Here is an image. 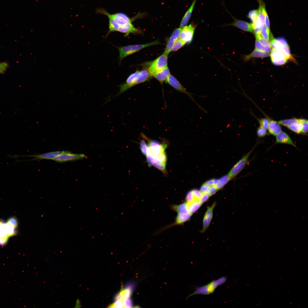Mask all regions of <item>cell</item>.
<instances>
[{"label": "cell", "mask_w": 308, "mask_h": 308, "mask_svg": "<svg viewBox=\"0 0 308 308\" xmlns=\"http://www.w3.org/2000/svg\"><path fill=\"white\" fill-rule=\"evenodd\" d=\"M215 205V203H214L211 206L208 207L206 211L203 220L202 232L206 230L209 225L212 217L213 209Z\"/></svg>", "instance_id": "e0dca14e"}, {"label": "cell", "mask_w": 308, "mask_h": 308, "mask_svg": "<svg viewBox=\"0 0 308 308\" xmlns=\"http://www.w3.org/2000/svg\"><path fill=\"white\" fill-rule=\"evenodd\" d=\"M172 208L178 214H185L189 213L186 202L178 205H173Z\"/></svg>", "instance_id": "d4e9b609"}, {"label": "cell", "mask_w": 308, "mask_h": 308, "mask_svg": "<svg viewBox=\"0 0 308 308\" xmlns=\"http://www.w3.org/2000/svg\"><path fill=\"white\" fill-rule=\"evenodd\" d=\"M185 43L180 39H178L174 43L171 51H175L179 49L185 44Z\"/></svg>", "instance_id": "f546056e"}, {"label": "cell", "mask_w": 308, "mask_h": 308, "mask_svg": "<svg viewBox=\"0 0 308 308\" xmlns=\"http://www.w3.org/2000/svg\"><path fill=\"white\" fill-rule=\"evenodd\" d=\"M191 191L195 200L199 201L202 194V193L200 190L197 189H194L191 190Z\"/></svg>", "instance_id": "e575fe53"}, {"label": "cell", "mask_w": 308, "mask_h": 308, "mask_svg": "<svg viewBox=\"0 0 308 308\" xmlns=\"http://www.w3.org/2000/svg\"><path fill=\"white\" fill-rule=\"evenodd\" d=\"M267 133V129L260 127L257 130V134L258 137H262L266 136Z\"/></svg>", "instance_id": "d590c367"}, {"label": "cell", "mask_w": 308, "mask_h": 308, "mask_svg": "<svg viewBox=\"0 0 308 308\" xmlns=\"http://www.w3.org/2000/svg\"><path fill=\"white\" fill-rule=\"evenodd\" d=\"M270 31V29L268 28L265 24L262 26L261 29V35L265 40H269Z\"/></svg>", "instance_id": "f1b7e54d"}, {"label": "cell", "mask_w": 308, "mask_h": 308, "mask_svg": "<svg viewBox=\"0 0 308 308\" xmlns=\"http://www.w3.org/2000/svg\"><path fill=\"white\" fill-rule=\"evenodd\" d=\"M210 187L205 182L201 186L200 191L202 194L207 193Z\"/></svg>", "instance_id": "ab89813d"}, {"label": "cell", "mask_w": 308, "mask_h": 308, "mask_svg": "<svg viewBox=\"0 0 308 308\" xmlns=\"http://www.w3.org/2000/svg\"><path fill=\"white\" fill-rule=\"evenodd\" d=\"M303 128L301 133L305 135L308 132V120L304 119H302Z\"/></svg>", "instance_id": "74e56055"}, {"label": "cell", "mask_w": 308, "mask_h": 308, "mask_svg": "<svg viewBox=\"0 0 308 308\" xmlns=\"http://www.w3.org/2000/svg\"><path fill=\"white\" fill-rule=\"evenodd\" d=\"M160 44L157 41L144 44L129 45L118 48L119 56V60H121L126 56L131 55L147 47L158 44Z\"/></svg>", "instance_id": "277c9868"}, {"label": "cell", "mask_w": 308, "mask_h": 308, "mask_svg": "<svg viewBox=\"0 0 308 308\" xmlns=\"http://www.w3.org/2000/svg\"><path fill=\"white\" fill-rule=\"evenodd\" d=\"M210 196L207 193L202 194V196L199 200L202 204L207 201Z\"/></svg>", "instance_id": "bcb514c9"}, {"label": "cell", "mask_w": 308, "mask_h": 308, "mask_svg": "<svg viewBox=\"0 0 308 308\" xmlns=\"http://www.w3.org/2000/svg\"><path fill=\"white\" fill-rule=\"evenodd\" d=\"M256 39L263 46L266 47L271 48L270 42L269 40L264 39L261 35H256Z\"/></svg>", "instance_id": "1f68e13d"}, {"label": "cell", "mask_w": 308, "mask_h": 308, "mask_svg": "<svg viewBox=\"0 0 308 308\" xmlns=\"http://www.w3.org/2000/svg\"><path fill=\"white\" fill-rule=\"evenodd\" d=\"M230 179L228 174L225 175L218 179V182L215 186L218 190L222 188Z\"/></svg>", "instance_id": "4316f807"}, {"label": "cell", "mask_w": 308, "mask_h": 308, "mask_svg": "<svg viewBox=\"0 0 308 308\" xmlns=\"http://www.w3.org/2000/svg\"><path fill=\"white\" fill-rule=\"evenodd\" d=\"M185 200L187 203H191L195 201L191 190L187 193Z\"/></svg>", "instance_id": "f35d334b"}, {"label": "cell", "mask_w": 308, "mask_h": 308, "mask_svg": "<svg viewBox=\"0 0 308 308\" xmlns=\"http://www.w3.org/2000/svg\"><path fill=\"white\" fill-rule=\"evenodd\" d=\"M258 10L254 9L249 11L248 13V18L252 22V23H256L258 20Z\"/></svg>", "instance_id": "83f0119b"}, {"label": "cell", "mask_w": 308, "mask_h": 308, "mask_svg": "<svg viewBox=\"0 0 308 308\" xmlns=\"http://www.w3.org/2000/svg\"><path fill=\"white\" fill-rule=\"evenodd\" d=\"M123 302L124 306L126 307H131L132 306V303L131 300L129 298L124 299Z\"/></svg>", "instance_id": "ee69618b"}, {"label": "cell", "mask_w": 308, "mask_h": 308, "mask_svg": "<svg viewBox=\"0 0 308 308\" xmlns=\"http://www.w3.org/2000/svg\"><path fill=\"white\" fill-rule=\"evenodd\" d=\"M86 157L83 154L73 153L68 151H63L54 160L58 162L62 163L81 159Z\"/></svg>", "instance_id": "30bf717a"}, {"label": "cell", "mask_w": 308, "mask_h": 308, "mask_svg": "<svg viewBox=\"0 0 308 308\" xmlns=\"http://www.w3.org/2000/svg\"><path fill=\"white\" fill-rule=\"evenodd\" d=\"M232 16L234 21L231 23L226 24V25L234 26L244 31L254 33V28L252 23L238 19Z\"/></svg>", "instance_id": "7c38bea8"}, {"label": "cell", "mask_w": 308, "mask_h": 308, "mask_svg": "<svg viewBox=\"0 0 308 308\" xmlns=\"http://www.w3.org/2000/svg\"><path fill=\"white\" fill-rule=\"evenodd\" d=\"M168 56L164 53L152 62L148 69L152 76L167 66Z\"/></svg>", "instance_id": "52a82bcc"}, {"label": "cell", "mask_w": 308, "mask_h": 308, "mask_svg": "<svg viewBox=\"0 0 308 308\" xmlns=\"http://www.w3.org/2000/svg\"><path fill=\"white\" fill-rule=\"evenodd\" d=\"M196 25L191 23L181 28L179 38L185 43H190L193 39Z\"/></svg>", "instance_id": "ba28073f"}, {"label": "cell", "mask_w": 308, "mask_h": 308, "mask_svg": "<svg viewBox=\"0 0 308 308\" xmlns=\"http://www.w3.org/2000/svg\"><path fill=\"white\" fill-rule=\"evenodd\" d=\"M140 72L139 70H137L129 76L125 82L120 85L119 91L116 96L121 94L131 87L136 85V82L139 76Z\"/></svg>", "instance_id": "8fae6325"}, {"label": "cell", "mask_w": 308, "mask_h": 308, "mask_svg": "<svg viewBox=\"0 0 308 308\" xmlns=\"http://www.w3.org/2000/svg\"><path fill=\"white\" fill-rule=\"evenodd\" d=\"M8 64L5 62H3L0 63V73H2L6 70L8 68Z\"/></svg>", "instance_id": "7bdbcfd3"}, {"label": "cell", "mask_w": 308, "mask_h": 308, "mask_svg": "<svg viewBox=\"0 0 308 308\" xmlns=\"http://www.w3.org/2000/svg\"><path fill=\"white\" fill-rule=\"evenodd\" d=\"M276 136V140L273 145L277 143L287 144L292 145L297 149L291 139L285 132L281 131Z\"/></svg>", "instance_id": "9a60e30c"}, {"label": "cell", "mask_w": 308, "mask_h": 308, "mask_svg": "<svg viewBox=\"0 0 308 308\" xmlns=\"http://www.w3.org/2000/svg\"><path fill=\"white\" fill-rule=\"evenodd\" d=\"M270 55L272 62L276 65L284 64L288 59L283 50L280 48H272Z\"/></svg>", "instance_id": "9c48e42d"}, {"label": "cell", "mask_w": 308, "mask_h": 308, "mask_svg": "<svg viewBox=\"0 0 308 308\" xmlns=\"http://www.w3.org/2000/svg\"><path fill=\"white\" fill-rule=\"evenodd\" d=\"M62 152L63 151H55L39 155L25 156L15 155L13 156V157L15 158L20 157L27 156L33 157L34 158V160L45 159L54 160L57 157L62 153Z\"/></svg>", "instance_id": "4fadbf2b"}, {"label": "cell", "mask_w": 308, "mask_h": 308, "mask_svg": "<svg viewBox=\"0 0 308 308\" xmlns=\"http://www.w3.org/2000/svg\"><path fill=\"white\" fill-rule=\"evenodd\" d=\"M17 222L14 218H11L7 223L0 221V245L5 244L9 238L14 235Z\"/></svg>", "instance_id": "3957f363"}, {"label": "cell", "mask_w": 308, "mask_h": 308, "mask_svg": "<svg viewBox=\"0 0 308 308\" xmlns=\"http://www.w3.org/2000/svg\"><path fill=\"white\" fill-rule=\"evenodd\" d=\"M122 300L119 299L115 301V303L111 305L110 307H123L124 304Z\"/></svg>", "instance_id": "60d3db41"}, {"label": "cell", "mask_w": 308, "mask_h": 308, "mask_svg": "<svg viewBox=\"0 0 308 308\" xmlns=\"http://www.w3.org/2000/svg\"><path fill=\"white\" fill-rule=\"evenodd\" d=\"M152 76L148 70L144 69L140 71L136 82V85L148 80Z\"/></svg>", "instance_id": "603a6c76"}, {"label": "cell", "mask_w": 308, "mask_h": 308, "mask_svg": "<svg viewBox=\"0 0 308 308\" xmlns=\"http://www.w3.org/2000/svg\"><path fill=\"white\" fill-rule=\"evenodd\" d=\"M141 136L147 141L145 156L148 165L155 167L165 174H166L167 157L165 149L167 146V144L165 141L161 143L156 140H150L143 134H141Z\"/></svg>", "instance_id": "7a4b0ae2"}, {"label": "cell", "mask_w": 308, "mask_h": 308, "mask_svg": "<svg viewBox=\"0 0 308 308\" xmlns=\"http://www.w3.org/2000/svg\"><path fill=\"white\" fill-rule=\"evenodd\" d=\"M303 119H297L287 127L293 132L297 134L301 133L303 128Z\"/></svg>", "instance_id": "7402d4cb"}, {"label": "cell", "mask_w": 308, "mask_h": 308, "mask_svg": "<svg viewBox=\"0 0 308 308\" xmlns=\"http://www.w3.org/2000/svg\"><path fill=\"white\" fill-rule=\"evenodd\" d=\"M166 82L177 90L179 92L183 93L187 95L196 104H197L201 110L203 111L205 113H207V111L205 110L195 101L192 96V94H192L187 91L186 89L175 77L170 74L167 78L166 80Z\"/></svg>", "instance_id": "8992f818"}, {"label": "cell", "mask_w": 308, "mask_h": 308, "mask_svg": "<svg viewBox=\"0 0 308 308\" xmlns=\"http://www.w3.org/2000/svg\"><path fill=\"white\" fill-rule=\"evenodd\" d=\"M268 129L269 133L274 136L281 131V127L278 122L273 120L270 119Z\"/></svg>", "instance_id": "ac0fdd59"}, {"label": "cell", "mask_w": 308, "mask_h": 308, "mask_svg": "<svg viewBox=\"0 0 308 308\" xmlns=\"http://www.w3.org/2000/svg\"><path fill=\"white\" fill-rule=\"evenodd\" d=\"M255 49L260 51L269 52L271 49V47H266L262 45L257 39L255 42Z\"/></svg>", "instance_id": "4dcf8cb0"}, {"label": "cell", "mask_w": 308, "mask_h": 308, "mask_svg": "<svg viewBox=\"0 0 308 308\" xmlns=\"http://www.w3.org/2000/svg\"><path fill=\"white\" fill-rule=\"evenodd\" d=\"M170 74L169 69L167 66L163 69L154 74L153 76L160 82L162 83L166 81Z\"/></svg>", "instance_id": "ffe728a7"}, {"label": "cell", "mask_w": 308, "mask_h": 308, "mask_svg": "<svg viewBox=\"0 0 308 308\" xmlns=\"http://www.w3.org/2000/svg\"><path fill=\"white\" fill-rule=\"evenodd\" d=\"M256 143L247 154L244 155L232 168L228 174L231 179L238 175L244 169L248 162L249 158L256 146Z\"/></svg>", "instance_id": "5b68a950"}, {"label": "cell", "mask_w": 308, "mask_h": 308, "mask_svg": "<svg viewBox=\"0 0 308 308\" xmlns=\"http://www.w3.org/2000/svg\"><path fill=\"white\" fill-rule=\"evenodd\" d=\"M96 12L104 14L109 19V29L108 33L114 31H118L128 36L130 33H140L141 31L135 27L132 23L133 21L138 18H141L144 14L138 13L134 17L130 18L126 15L121 13L110 14L102 8L98 9Z\"/></svg>", "instance_id": "6da1fadb"}, {"label": "cell", "mask_w": 308, "mask_h": 308, "mask_svg": "<svg viewBox=\"0 0 308 308\" xmlns=\"http://www.w3.org/2000/svg\"><path fill=\"white\" fill-rule=\"evenodd\" d=\"M258 121L260 127L266 129H268L270 121L269 119L267 118H262L258 119Z\"/></svg>", "instance_id": "d6a6232c"}, {"label": "cell", "mask_w": 308, "mask_h": 308, "mask_svg": "<svg viewBox=\"0 0 308 308\" xmlns=\"http://www.w3.org/2000/svg\"><path fill=\"white\" fill-rule=\"evenodd\" d=\"M270 53L268 52L259 50L256 49L250 54L244 56L243 57L245 61H247L252 58H264L269 56Z\"/></svg>", "instance_id": "44dd1931"}, {"label": "cell", "mask_w": 308, "mask_h": 308, "mask_svg": "<svg viewBox=\"0 0 308 308\" xmlns=\"http://www.w3.org/2000/svg\"><path fill=\"white\" fill-rule=\"evenodd\" d=\"M296 118H292L281 120L278 121V123L281 125L287 127L291 123L296 120Z\"/></svg>", "instance_id": "836d02e7"}, {"label": "cell", "mask_w": 308, "mask_h": 308, "mask_svg": "<svg viewBox=\"0 0 308 308\" xmlns=\"http://www.w3.org/2000/svg\"><path fill=\"white\" fill-rule=\"evenodd\" d=\"M264 24L265 25L268 29H270V21L268 15L266 11L265 14V23Z\"/></svg>", "instance_id": "7dc6e473"}, {"label": "cell", "mask_w": 308, "mask_h": 308, "mask_svg": "<svg viewBox=\"0 0 308 308\" xmlns=\"http://www.w3.org/2000/svg\"><path fill=\"white\" fill-rule=\"evenodd\" d=\"M139 145L141 153L144 155H145L147 151V145L145 140L143 139L141 140Z\"/></svg>", "instance_id": "8d00e7d4"}, {"label": "cell", "mask_w": 308, "mask_h": 308, "mask_svg": "<svg viewBox=\"0 0 308 308\" xmlns=\"http://www.w3.org/2000/svg\"><path fill=\"white\" fill-rule=\"evenodd\" d=\"M187 203L189 212L192 214L195 212L202 205L199 201H195L191 203Z\"/></svg>", "instance_id": "484cf974"}, {"label": "cell", "mask_w": 308, "mask_h": 308, "mask_svg": "<svg viewBox=\"0 0 308 308\" xmlns=\"http://www.w3.org/2000/svg\"><path fill=\"white\" fill-rule=\"evenodd\" d=\"M192 214L189 213L185 214H178L175 222L173 225L182 224L189 220Z\"/></svg>", "instance_id": "cb8c5ba5"}, {"label": "cell", "mask_w": 308, "mask_h": 308, "mask_svg": "<svg viewBox=\"0 0 308 308\" xmlns=\"http://www.w3.org/2000/svg\"><path fill=\"white\" fill-rule=\"evenodd\" d=\"M218 191V189L215 186H212L210 187L207 194L209 196H211L214 194Z\"/></svg>", "instance_id": "b9f144b4"}, {"label": "cell", "mask_w": 308, "mask_h": 308, "mask_svg": "<svg viewBox=\"0 0 308 308\" xmlns=\"http://www.w3.org/2000/svg\"><path fill=\"white\" fill-rule=\"evenodd\" d=\"M226 279L225 277H222L217 280L212 281L208 284L200 288L206 289L204 292L203 295H208L212 293L214 291L215 289L217 286L224 283Z\"/></svg>", "instance_id": "5bb4252c"}, {"label": "cell", "mask_w": 308, "mask_h": 308, "mask_svg": "<svg viewBox=\"0 0 308 308\" xmlns=\"http://www.w3.org/2000/svg\"><path fill=\"white\" fill-rule=\"evenodd\" d=\"M181 29L180 28H177L173 32L167 42L164 53L168 55L171 52L173 45L178 39Z\"/></svg>", "instance_id": "2e32d148"}, {"label": "cell", "mask_w": 308, "mask_h": 308, "mask_svg": "<svg viewBox=\"0 0 308 308\" xmlns=\"http://www.w3.org/2000/svg\"><path fill=\"white\" fill-rule=\"evenodd\" d=\"M197 0H193L191 6L183 17L180 24V28H182L187 25L191 16Z\"/></svg>", "instance_id": "d6986e66"}, {"label": "cell", "mask_w": 308, "mask_h": 308, "mask_svg": "<svg viewBox=\"0 0 308 308\" xmlns=\"http://www.w3.org/2000/svg\"><path fill=\"white\" fill-rule=\"evenodd\" d=\"M218 181V179H214L208 180L206 182L208 185L211 187L213 186H215L217 183Z\"/></svg>", "instance_id": "f6af8a7d"}]
</instances>
